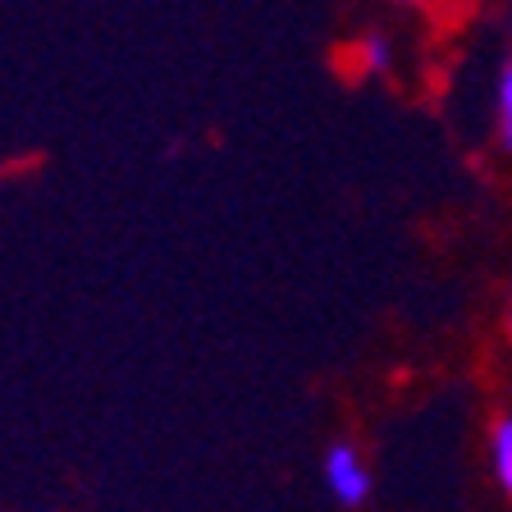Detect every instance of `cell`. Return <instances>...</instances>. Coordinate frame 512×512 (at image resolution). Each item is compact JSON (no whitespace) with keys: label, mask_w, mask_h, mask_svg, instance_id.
<instances>
[{"label":"cell","mask_w":512,"mask_h":512,"mask_svg":"<svg viewBox=\"0 0 512 512\" xmlns=\"http://www.w3.org/2000/svg\"><path fill=\"white\" fill-rule=\"evenodd\" d=\"M325 485H330V494L339 503H348V508L366 503V494H371V471H366L362 453L352 444H334L330 453H325Z\"/></svg>","instance_id":"6da1fadb"},{"label":"cell","mask_w":512,"mask_h":512,"mask_svg":"<svg viewBox=\"0 0 512 512\" xmlns=\"http://www.w3.org/2000/svg\"><path fill=\"white\" fill-rule=\"evenodd\" d=\"M490 458H494V476H499L503 494L512 499V416H499V426L490 435Z\"/></svg>","instance_id":"7a4b0ae2"},{"label":"cell","mask_w":512,"mask_h":512,"mask_svg":"<svg viewBox=\"0 0 512 512\" xmlns=\"http://www.w3.org/2000/svg\"><path fill=\"white\" fill-rule=\"evenodd\" d=\"M499 138L503 147H512V55L499 69Z\"/></svg>","instance_id":"3957f363"},{"label":"cell","mask_w":512,"mask_h":512,"mask_svg":"<svg viewBox=\"0 0 512 512\" xmlns=\"http://www.w3.org/2000/svg\"><path fill=\"white\" fill-rule=\"evenodd\" d=\"M357 64H362L366 74H384V69H389V46H384V37H366V42L357 46Z\"/></svg>","instance_id":"277c9868"}]
</instances>
